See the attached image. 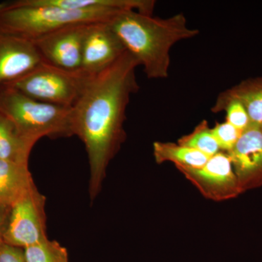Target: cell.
Returning a JSON list of instances; mask_svg holds the SVG:
<instances>
[{"instance_id":"15","label":"cell","mask_w":262,"mask_h":262,"mask_svg":"<svg viewBox=\"0 0 262 262\" xmlns=\"http://www.w3.org/2000/svg\"><path fill=\"white\" fill-rule=\"evenodd\" d=\"M153 153L155 161L158 164L171 162L176 167L199 168L209 159L203 153L178 143L156 141L153 144Z\"/></svg>"},{"instance_id":"14","label":"cell","mask_w":262,"mask_h":262,"mask_svg":"<svg viewBox=\"0 0 262 262\" xmlns=\"http://www.w3.org/2000/svg\"><path fill=\"white\" fill-rule=\"evenodd\" d=\"M35 144L26 139L13 122L0 113V160L29 165Z\"/></svg>"},{"instance_id":"18","label":"cell","mask_w":262,"mask_h":262,"mask_svg":"<svg viewBox=\"0 0 262 262\" xmlns=\"http://www.w3.org/2000/svg\"><path fill=\"white\" fill-rule=\"evenodd\" d=\"M221 112H226V121L243 132L252 125L247 110L237 100L227 101L215 111V114Z\"/></svg>"},{"instance_id":"21","label":"cell","mask_w":262,"mask_h":262,"mask_svg":"<svg viewBox=\"0 0 262 262\" xmlns=\"http://www.w3.org/2000/svg\"><path fill=\"white\" fill-rule=\"evenodd\" d=\"M9 211V206L0 203V244H3V233H4Z\"/></svg>"},{"instance_id":"16","label":"cell","mask_w":262,"mask_h":262,"mask_svg":"<svg viewBox=\"0 0 262 262\" xmlns=\"http://www.w3.org/2000/svg\"><path fill=\"white\" fill-rule=\"evenodd\" d=\"M178 144L195 149L208 158L221 151L207 120L200 122L190 134L181 137Z\"/></svg>"},{"instance_id":"10","label":"cell","mask_w":262,"mask_h":262,"mask_svg":"<svg viewBox=\"0 0 262 262\" xmlns=\"http://www.w3.org/2000/svg\"><path fill=\"white\" fill-rule=\"evenodd\" d=\"M241 192L262 186V130L251 125L243 132L235 146L227 153Z\"/></svg>"},{"instance_id":"6","label":"cell","mask_w":262,"mask_h":262,"mask_svg":"<svg viewBox=\"0 0 262 262\" xmlns=\"http://www.w3.org/2000/svg\"><path fill=\"white\" fill-rule=\"evenodd\" d=\"M46 202V196L34 186L13 203L3 233V244L24 249L48 239Z\"/></svg>"},{"instance_id":"9","label":"cell","mask_w":262,"mask_h":262,"mask_svg":"<svg viewBox=\"0 0 262 262\" xmlns=\"http://www.w3.org/2000/svg\"><path fill=\"white\" fill-rule=\"evenodd\" d=\"M110 22L89 24L82 47L81 70L97 75L113 65L126 51Z\"/></svg>"},{"instance_id":"13","label":"cell","mask_w":262,"mask_h":262,"mask_svg":"<svg viewBox=\"0 0 262 262\" xmlns=\"http://www.w3.org/2000/svg\"><path fill=\"white\" fill-rule=\"evenodd\" d=\"M34 186L29 165L0 160V203L11 206Z\"/></svg>"},{"instance_id":"11","label":"cell","mask_w":262,"mask_h":262,"mask_svg":"<svg viewBox=\"0 0 262 262\" xmlns=\"http://www.w3.org/2000/svg\"><path fill=\"white\" fill-rule=\"evenodd\" d=\"M42 62L32 42L0 33V89Z\"/></svg>"},{"instance_id":"20","label":"cell","mask_w":262,"mask_h":262,"mask_svg":"<svg viewBox=\"0 0 262 262\" xmlns=\"http://www.w3.org/2000/svg\"><path fill=\"white\" fill-rule=\"evenodd\" d=\"M0 262H27L24 249L0 244Z\"/></svg>"},{"instance_id":"8","label":"cell","mask_w":262,"mask_h":262,"mask_svg":"<svg viewBox=\"0 0 262 262\" xmlns=\"http://www.w3.org/2000/svg\"><path fill=\"white\" fill-rule=\"evenodd\" d=\"M88 26L77 24L63 27L32 43L46 63L62 70L79 71Z\"/></svg>"},{"instance_id":"17","label":"cell","mask_w":262,"mask_h":262,"mask_svg":"<svg viewBox=\"0 0 262 262\" xmlns=\"http://www.w3.org/2000/svg\"><path fill=\"white\" fill-rule=\"evenodd\" d=\"M24 251L27 262H69L67 249L59 243L48 238Z\"/></svg>"},{"instance_id":"2","label":"cell","mask_w":262,"mask_h":262,"mask_svg":"<svg viewBox=\"0 0 262 262\" xmlns=\"http://www.w3.org/2000/svg\"><path fill=\"white\" fill-rule=\"evenodd\" d=\"M108 24L151 80L166 79L172 47L200 33L198 29L189 28L183 13L160 18L135 10H123Z\"/></svg>"},{"instance_id":"7","label":"cell","mask_w":262,"mask_h":262,"mask_svg":"<svg viewBox=\"0 0 262 262\" xmlns=\"http://www.w3.org/2000/svg\"><path fill=\"white\" fill-rule=\"evenodd\" d=\"M205 198L213 201L233 199L242 194L228 155L220 151L199 168L177 167Z\"/></svg>"},{"instance_id":"1","label":"cell","mask_w":262,"mask_h":262,"mask_svg":"<svg viewBox=\"0 0 262 262\" xmlns=\"http://www.w3.org/2000/svg\"><path fill=\"white\" fill-rule=\"evenodd\" d=\"M139 66L126 50L113 65L91 77L71 108L72 135L83 142L89 158L92 199L101 189L108 163L126 138L124 123L131 96L139 90L136 76Z\"/></svg>"},{"instance_id":"3","label":"cell","mask_w":262,"mask_h":262,"mask_svg":"<svg viewBox=\"0 0 262 262\" xmlns=\"http://www.w3.org/2000/svg\"><path fill=\"white\" fill-rule=\"evenodd\" d=\"M120 12L64 9L42 0L3 2L0 3V33L33 42L69 26L110 22Z\"/></svg>"},{"instance_id":"12","label":"cell","mask_w":262,"mask_h":262,"mask_svg":"<svg viewBox=\"0 0 262 262\" xmlns=\"http://www.w3.org/2000/svg\"><path fill=\"white\" fill-rule=\"evenodd\" d=\"M232 99L243 103L253 125H262V77L246 79L222 91L212 106V113H215L222 105Z\"/></svg>"},{"instance_id":"5","label":"cell","mask_w":262,"mask_h":262,"mask_svg":"<svg viewBox=\"0 0 262 262\" xmlns=\"http://www.w3.org/2000/svg\"><path fill=\"white\" fill-rule=\"evenodd\" d=\"M92 76L81 70L67 71L42 62L5 86L42 102L72 108Z\"/></svg>"},{"instance_id":"19","label":"cell","mask_w":262,"mask_h":262,"mask_svg":"<svg viewBox=\"0 0 262 262\" xmlns=\"http://www.w3.org/2000/svg\"><path fill=\"white\" fill-rule=\"evenodd\" d=\"M211 129L221 151L226 153L229 152L235 146L243 134V131L227 121L216 123Z\"/></svg>"},{"instance_id":"4","label":"cell","mask_w":262,"mask_h":262,"mask_svg":"<svg viewBox=\"0 0 262 262\" xmlns=\"http://www.w3.org/2000/svg\"><path fill=\"white\" fill-rule=\"evenodd\" d=\"M0 113L8 117L28 140L34 144L43 137H70L71 108L42 102L18 91L0 89Z\"/></svg>"},{"instance_id":"22","label":"cell","mask_w":262,"mask_h":262,"mask_svg":"<svg viewBox=\"0 0 262 262\" xmlns=\"http://www.w3.org/2000/svg\"><path fill=\"white\" fill-rule=\"evenodd\" d=\"M261 130H262V125H261Z\"/></svg>"}]
</instances>
